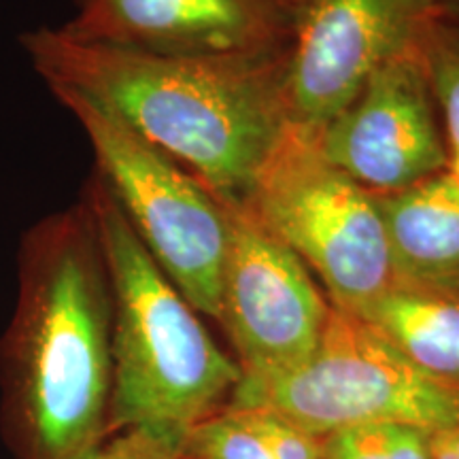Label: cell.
<instances>
[{
  "instance_id": "obj_11",
  "label": "cell",
  "mask_w": 459,
  "mask_h": 459,
  "mask_svg": "<svg viewBox=\"0 0 459 459\" xmlns=\"http://www.w3.org/2000/svg\"><path fill=\"white\" fill-rule=\"evenodd\" d=\"M400 283L459 294V187L449 172L377 196Z\"/></svg>"
},
{
  "instance_id": "obj_18",
  "label": "cell",
  "mask_w": 459,
  "mask_h": 459,
  "mask_svg": "<svg viewBox=\"0 0 459 459\" xmlns=\"http://www.w3.org/2000/svg\"><path fill=\"white\" fill-rule=\"evenodd\" d=\"M432 459H459V426L429 436Z\"/></svg>"
},
{
  "instance_id": "obj_8",
  "label": "cell",
  "mask_w": 459,
  "mask_h": 459,
  "mask_svg": "<svg viewBox=\"0 0 459 459\" xmlns=\"http://www.w3.org/2000/svg\"><path fill=\"white\" fill-rule=\"evenodd\" d=\"M228 251L221 273V313L249 378L296 368L317 349L330 317L321 296L290 247L274 238L243 204L223 200Z\"/></svg>"
},
{
  "instance_id": "obj_4",
  "label": "cell",
  "mask_w": 459,
  "mask_h": 459,
  "mask_svg": "<svg viewBox=\"0 0 459 459\" xmlns=\"http://www.w3.org/2000/svg\"><path fill=\"white\" fill-rule=\"evenodd\" d=\"M243 206L311 266L332 307L359 315L395 283L377 196L324 156L315 132L285 126Z\"/></svg>"
},
{
  "instance_id": "obj_21",
  "label": "cell",
  "mask_w": 459,
  "mask_h": 459,
  "mask_svg": "<svg viewBox=\"0 0 459 459\" xmlns=\"http://www.w3.org/2000/svg\"><path fill=\"white\" fill-rule=\"evenodd\" d=\"M79 3H82V0H77V4H79Z\"/></svg>"
},
{
  "instance_id": "obj_2",
  "label": "cell",
  "mask_w": 459,
  "mask_h": 459,
  "mask_svg": "<svg viewBox=\"0 0 459 459\" xmlns=\"http://www.w3.org/2000/svg\"><path fill=\"white\" fill-rule=\"evenodd\" d=\"M20 45L48 88L102 107L228 203H245L290 124L283 66L271 56H160L79 41L60 28H34Z\"/></svg>"
},
{
  "instance_id": "obj_10",
  "label": "cell",
  "mask_w": 459,
  "mask_h": 459,
  "mask_svg": "<svg viewBox=\"0 0 459 459\" xmlns=\"http://www.w3.org/2000/svg\"><path fill=\"white\" fill-rule=\"evenodd\" d=\"M57 28L160 56L264 57L287 32V0H82Z\"/></svg>"
},
{
  "instance_id": "obj_20",
  "label": "cell",
  "mask_w": 459,
  "mask_h": 459,
  "mask_svg": "<svg viewBox=\"0 0 459 459\" xmlns=\"http://www.w3.org/2000/svg\"><path fill=\"white\" fill-rule=\"evenodd\" d=\"M440 4H443L445 15H449V11H459V0H440Z\"/></svg>"
},
{
  "instance_id": "obj_15",
  "label": "cell",
  "mask_w": 459,
  "mask_h": 459,
  "mask_svg": "<svg viewBox=\"0 0 459 459\" xmlns=\"http://www.w3.org/2000/svg\"><path fill=\"white\" fill-rule=\"evenodd\" d=\"M181 459H274L240 411L215 412L200 421L183 443Z\"/></svg>"
},
{
  "instance_id": "obj_7",
  "label": "cell",
  "mask_w": 459,
  "mask_h": 459,
  "mask_svg": "<svg viewBox=\"0 0 459 459\" xmlns=\"http://www.w3.org/2000/svg\"><path fill=\"white\" fill-rule=\"evenodd\" d=\"M443 17L440 0H287L290 122L319 132L378 68L421 49Z\"/></svg>"
},
{
  "instance_id": "obj_13",
  "label": "cell",
  "mask_w": 459,
  "mask_h": 459,
  "mask_svg": "<svg viewBox=\"0 0 459 459\" xmlns=\"http://www.w3.org/2000/svg\"><path fill=\"white\" fill-rule=\"evenodd\" d=\"M429 436L404 423H366L325 436L324 459H432Z\"/></svg>"
},
{
  "instance_id": "obj_6",
  "label": "cell",
  "mask_w": 459,
  "mask_h": 459,
  "mask_svg": "<svg viewBox=\"0 0 459 459\" xmlns=\"http://www.w3.org/2000/svg\"><path fill=\"white\" fill-rule=\"evenodd\" d=\"M82 126L105 183L147 254L198 313L220 321L228 251L223 200L105 108L66 88H49Z\"/></svg>"
},
{
  "instance_id": "obj_17",
  "label": "cell",
  "mask_w": 459,
  "mask_h": 459,
  "mask_svg": "<svg viewBox=\"0 0 459 459\" xmlns=\"http://www.w3.org/2000/svg\"><path fill=\"white\" fill-rule=\"evenodd\" d=\"M183 445L149 429L108 434L85 459H181Z\"/></svg>"
},
{
  "instance_id": "obj_5",
  "label": "cell",
  "mask_w": 459,
  "mask_h": 459,
  "mask_svg": "<svg viewBox=\"0 0 459 459\" xmlns=\"http://www.w3.org/2000/svg\"><path fill=\"white\" fill-rule=\"evenodd\" d=\"M237 409H264L319 438L366 423H404L428 434L459 426V387L412 366L364 319L330 307L315 353L271 378L243 377Z\"/></svg>"
},
{
  "instance_id": "obj_14",
  "label": "cell",
  "mask_w": 459,
  "mask_h": 459,
  "mask_svg": "<svg viewBox=\"0 0 459 459\" xmlns=\"http://www.w3.org/2000/svg\"><path fill=\"white\" fill-rule=\"evenodd\" d=\"M421 60L434 107L443 115L445 143L451 156L459 152V28L446 17L423 41Z\"/></svg>"
},
{
  "instance_id": "obj_9",
  "label": "cell",
  "mask_w": 459,
  "mask_h": 459,
  "mask_svg": "<svg viewBox=\"0 0 459 459\" xmlns=\"http://www.w3.org/2000/svg\"><path fill=\"white\" fill-rule=\"evenodd\" d=\"M434 111L417 49L378 68L315 136L336 169L383 196L417 186L449 166V149Z\"/></svg>"
},
{
  "instance_id": "obj_12",
  "label": "cell",
  "mask_w": 459,
  "mask_h": 459,
  "mask_svg": "<svg viewBox=\"0 0 459 459\" xmlns=\"http://www.w3.org/2000/svg\"><path fill=\"white\" fill-rule=\"evenodd\" d=\"M355 317L364 319L412 366L459 387V294L395 283Z\"/></svg>"
},
{
  "instance_id": "obj_19",
  "label": "cell",
  "mask_w": 459,
  "mask_h": 459,
  "mask_svg": "<svg viewBox=\"0 0 459 459\" xmlns=\"http://www.w3.org/2000/svg\"><path fill=\"white\" fill-rule=\"evenodd\" d=\"M446 172H449L451 179L455 181V186L459 187V152L451 153L449 156V166H446Z\"/></svg>"
},
{
  "instance_id": "obj_16",
  "label": "cell",
  "mask_w": 459,
  "mask_h": 459,
  "mask_svg": "<svg viewBox=\"0 0 459 459\" xmlns=\"http://www.w3.org/2000/svg\"><path fill=\"white\" fill-rule=\"evenodd\" d=\"M237 409V406H232ZM274 459H324V438L264 409H237Z\"/></svg>"
},
{
  "instance_id": "obj_1",
  "label": "cell",
  "mask_w": 459,
  "mask_h": 459,
  "mask_svg": "<svg viewBox=\"0 0 459 459\" xmlns=\"http://www.w3.org/2000/svg\"><path fill=\"white\" fill-rule=\"evenodd\" d=\"M111 285L85 198L22 234L0 341V419L15 459H85L108 436Z\"/></svg>"
},
{
  "instance_id": "obj_3",
  "label": "cell",
  "mask_w": 459,
  "mask_h": 459,
  "mask_svg": "<svg viewBox=\"0 0 459 459\" xmlns=\"http://www.w3.org/2000/svg\"><path fill=\"white\" fill-rule=\"evenodd\" d=\"M111 285L113 392L108 434L149 429L177 443L215 415L243 370L160 271L105 183L85 189Z\"/></svg>"
}]
</instances>
